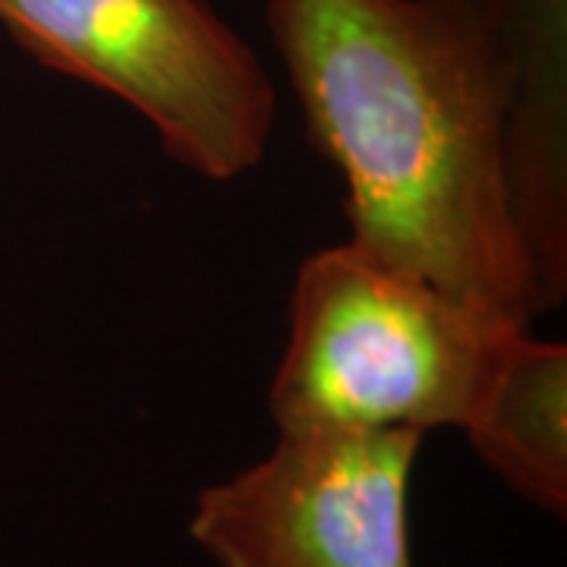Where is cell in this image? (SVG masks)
Segmentation results:
<instances>
[{
	"label": "cell",
	"mask_w": 567,
	"mask_h": 567,
	"mask_svg": "<svg viewBox=\"0 0 567 567\" xmlns=\"http://www.w3.org/2000/svg\"><path fill=\"white\" fill-rule=\"evenodd\" d=\"M265 25L309 142L344 181L350 240L529 328L488 0H268Z\"/></svg>",
	"instance_id": "6da1fadb"
},
{
	"label": "cell",
	"mask_w": 567,
	"mask_h": 567,
	"mask_svg": "<svg viewBox=\"0 0 567 567\" xmlns=\"http://www.w3.org/2000/svg\"><path fill=\"white\" fill-rule=\"evenodd\" d=\"M527 324L461 300L347 240L306 256L268 388L278 435L464 429Z\"/></svg>",
	"instance_id": "7a4b0ae2"
},
{
	"label": "cell",
	"mask_w": 567,
	"mask_h": 567,
	"mask_svg": "<svg viewBox=\"0 0 567 567\" xmlns=\"http://www.w3.org/2000/svg\"><path fill=\"white\" fill-rule=\"evenodd\" d=\"M0 25L44 70L130 104L205 181L268 152L275 82L212 0H0Z\"/></svg>",
	"instance_id": "3957f363"
},
{
	"label": "cell",
	"mask_w": 567,
	"mask_h": 567,
	"mask_svg": "<svg viewBox=\"0 0 567 567\" xmlns=\"http://www.w3.org/2000/svg\"><path fill=\"white\" fill-rule=\"evenodd\" d=\"M420 432H303L199 492L189 533L218 567H413Z\"/></svg>",
	"instance_id": "277c9868"
},
{
	"label": "cell",
	"mask_w": 567,
	"mask_h": 567,
	"mask_svg": "<svg viewBox=\"0 0 567 567\" xmlns=\"http://www.w3.org/2000/svg\"><path fill=\"white\" fill-rule=\"evenodd\" d=\"M488 7L507 66V196L543 316L567 293V0Z\"/></svg>",
	"instance_id": "5b68a950"
},
{
	"label": "cell",
	"mask_w": 567,
	"mask_h": 567,
	"mask_svg": "<svg viewBox=\"0 0 567 567\" xmlns=\"http://www.w3.org/2000/svg\"><path fill=\"white\" fill-rule=\"evenodd\" d=\"M461 432L514 495L567 514V347L520 331Z\"/></svg>",
	"instance_id": "8992f818"
}]
</instances>
